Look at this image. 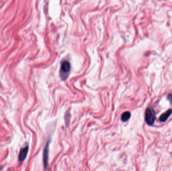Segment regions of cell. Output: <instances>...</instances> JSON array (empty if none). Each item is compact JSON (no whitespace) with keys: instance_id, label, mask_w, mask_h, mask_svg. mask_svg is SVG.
I'll return each mask as SVG.
<instances>
[{"instance_id":"1","label":"cell","mask_w":172,"mask_h":171,"mask_svg":"<svg viewBox=\"0 0 172 171\" xmlns=\"http://www.w3.org/2000/svg\"><path fill=\"white\" fill-rule=\"evenodd\" d=\"M71 65L69 62L65 61L62 62L60 67V75L62 80H66L69 74Z\"/></svg>"},{"instance_id":"2","label":"cell","mask_w":172,"mask_h":171,"mask_svg":"<svg viewBox=\"0 0 172 171\" xmlns=\"http://www.w3.org/2000/svg\"><path fill=\"white\" fill-rule=\"evenodd\" d=\"M156 119L155 113L153 109L147 108L145 113V120L147 125H152L154 124Z\"/></svg>"},{"instance_id":"3","label":"cell","mask_w":172,"mask_h":171,"mask_svg":"<svg viewBox=\"0 0 172 171\" xmlns=\"http://www.w3.org/2000/svg\"><path fill=\"white\" fill-rule=\"evenodd\" d=\"M50 141H48L45 146L43 155V160L45 169H47L48 165V154H49V146H50Z\"/></svg>"},{"instance_id":"4","label":"cell","mask_w":172,"mask_h":171,"mask_svg":"<svg viewBox=\"0 0 172 171\" xmlns=\"http://www.w3.org/2000/svg\"><path fill=\"white\" fill-rule=\"evenodd\" d=\"M28 150L29 147L28 146L21 148V150L20 151L19 155V160L20 162L23 161L26 159L28 153Z\"/></svg>"},{"instance_id":"5","label":"cell","mask_w":172,"mask_h":171,"mask_svg":"<svg viewBox=\"0 0 172 171\" xmlns=\"http://www.w3.org/2000/svg\"><path fill=\"white\" fill-rule=\"evenodd\" d=\"M172 109H168L167 111H166L165 113H163L162 115L160 116V120L161 122H165L167 120L168 117L170 116V115L172 114Z\"/></svg>"},{"instance_id":"6","label":"cell","mask_w":172,"mask_h":171,"mask_svg":"<svg viewBox=\"0 0 172 171\" xmlns=\"http://www.w3.org/2000/svg\"><path fill=\"white\" fill-rule=\"evenodd\" d=\"M131 117V114L129 111H125L123 113L121 116V120L123 122H126Z\"/></svg>"},{"instance_id":"7","label":"cell","mask_w":172,"mask_h":171,"mask_svg":"<svg viewBox=\"0 0 172 171\" xmlns=\"http://www.w3.org/2000/svg\"><path fill=\"white\" fill-rule=\"evenodd\" d=\"M168 99L169 101H170L171 102H172V95L171 94H169L168 95Z\"/></svg>"}]
</instances>
